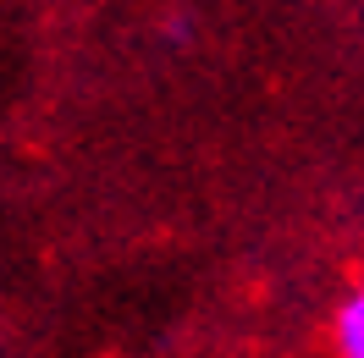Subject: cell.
Segmentation results:
<instances>
[{"label": "cell", "mask_w": 364, "mask_h": 358, "mask_svg": "<svg viewBox=\"0 0 364 358\" xmlns=\"http://www.w3.org/2000/svg\"><path fill=\"white\" fill-rule=\"evenodd\" d=\"M326 342H331V358H364V281H353L337 298Z\"/></svg>", "instance_id": "obj_1"}, {"label": "cell", "mask_w": 364, "mask_h": 358, "mask_svg": "<svg viewBox=\"0 0 364 358\" xmlns=\"http://www.w3.org/2000/svg\"><path fill=\"white\" fill-rule=\"evenodd\" d=\"M188 28H193L188 17H171V23H166V39H188Z\"/></svg>", "instance_id": "obj_2"}]
</instances>
